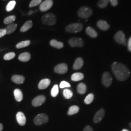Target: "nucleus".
Here are the masks:
<instances>
[{
  "mask_svg": "<svg viewBox=\"0 0 131 131\" xmlns=\"http://www.w3.org/2000/svg\"><path fill=\"white\" fill-rule=\"evenodd\" d=\"M112 70L114 74L119 81H125L130 75V71L126 66L118 62L113 64Z\"/></svg>",
  "mask_w": 131,
  "mask_h": 131,
  "instance_id": "f257e3e1",
  "label": "nucleus"
},
{
  "mask_svg": "<svg viewBox=\"0 0 131 131\" xmlns=\"http://www.w3.org/2000/svg\"><path fill=\"white\" fill-rule=\"evenodd\" d=\"M41 21L42 23L44 24L53 25L56 23V16L52 13H48L42 17Z\"/></svg>",
  "mask_w": 131,
  "mask_h": 131,
  "instance_id": "f03ea898",
  "label": "nucleus"
},
{
  "mask_svg": "<svg viewBox=\"0 0 131 131\" xmlns=\"http://www.w3.org/2000/svg\"><path fill=\"white\" fill-rule=\"evenodd\" d=\"M93 13L92 9L88 6L81 7L78 11V16L83 19H88L90 17Z\"/></svg>",
  "mask_w": 131,
  "mask_h": 131,
  "instance_id": "7ed1b4c3",
  "label": "nucleus"
},
{
  "mask_svg": "<svg viewBox=\"0 0 131 131\" xmlns=\"http://www.w3.org/2000/svg\"><path fill=\"white\" fill-rule=\"evenodd\" d=\"M83 28V24L81 23H73L68 25L66 28V30L67 32L69 33H76L81 32Z\"/></svg>",
  "mask_w": 131,
  "mask_h": 131,
  "instance_id": "20e7f679",
  "label": "nucleus"
},
{
  "mask_svg": "<svg viewBox=\"0 0 131 131\" xmlns=\"http://www.w3.org/2000/svg\"><path fill=\"white\" fill-rule=\"evenodd\" d=\"M49 121V117L45 114H38L34 118V123L37 125H41L43 124L47 123Z\"/></svg>",
  "mask_w": 131,
  "mask_h": 131,
  "instance_id": "39448f33",
  "label": "nucleus"
},
{
  "mask_svg": "<svg viewBox=\"0 0 131 131\" xmlns=\"http://www.w3.org/2000/svg\"><path fill=\"white\" fill-rule=\"evenodd\" d=\"M69 43L72 47H82L84 45V42L81 38H71L69 40Z\"/></svg>",
  "mask_w": 131,
  "mask_h": 131,
  "instance_id": "423d86ee",
  "label": "nucleus"
},
{
  "mask_svg": "<svg viewBox=\"0 0 131 131\" xmlns=\"http://www.w3.org/2000/svg\"><path fill=\"white\" fill-rule=\"evenodd\" d=\"M115 40L116 42L121 44H126V39L125 35L122 31H119L116 33L114 36Z\"/></svg>",
  "mask_w": 131,
  "mask_h": 131,
  "instance_id": "0eeeda50",
  "label": "nucleus"
},
{
  "mask_svg": "<svg viewBox=\"0 0 131 131\" xmlns=\"http://www.w3.org/2000/svg\"><path fill=\"white\" fill-rule=\"evenodd\" d=\"M53 4L52 0H45L39 5V9L42 12L46 11L52 8Z\"/></svg>",
  "mask_w": 131,
  "mask_h": 131,
  "instance_id": "6e6552de",
  "label": "nucleus"
},
{
  "mask_svg": "<svg viewBox=\"0 0 131 131\" xmlns=\"http://www.w3.org/2000/svg\"><path fill=\"white\" fill-rule=\"evenodd\" d=\"M112 82V78L110 74L107 72H104L102 77V83L105 87H109Z\"/></svg>",
  "mask_w": 131,
  "mask_h": 131,
  "instance_id": "1a4fd4ad",
  "label": "nucleus"
},
{
  "mask_svg": "<svg viewBox=\"0 0 131 131\" xmlns=\"http://www.w3.org/2000/svg\"><path fill=\"white\" fill-rule=\"evenodd\" d=\"M46 98L43 95L38 96L35 98L32 101V104L34 107H38L41 106L45 102Z\"/></svg>",
  "mask_w": 131,
  "mask_h": 131,
  "instance_id": "9d476101",
  "label": "nucleus"
},
{
  "mask_svg": "<svg viewBox=\"0 0 131 131\" xmlns=\"http://www.w3.org/2000/svg\"><path fill=\"white\" fill-rule=\"evenodd\" d=\"M68 71V66L65 63H62L56 66L54 68V71L58 74H63Z\"/></svg>",
  "mask_w": 131,
  "mask_h": 131,
  "instance_id": "9b49d317",
  "label": "nucleus"
},
{
  "mask_svg": "<svg viewBox=\"0 0 131 131\" xmlns=\"http://www.w3.org/2000/svg\"><path fill=\"white\" fill-rule=\"evenodd\" d=\"M105 115V111L103 109H101L95 114L94 117L93 121L94 123H97L101 122L103 118Z\"/></svg>",
  "mask_w": 131,
  "mask_h": 131,
  "instance_id": "f8f14e48",
  "label": "nucleus"
},
{
  "mask_svg": "<svg viewBox=\"0 0 131 131\" xmlns=\"http://www.w3.org/2000/svg\"><path fill=\"white\" fill-rule=\"evenodd\" d=\"M16 119L19 124L21 126H24L26 122V118L22 112H19L16 115Z\"/></svg>",
  "mask_w": 131,
  "mask_h": 131,
  "instance_id": "ddd939ff",
  "label": "nucleus"
},
{
  "mask_svg": "<svg viewBox=\"0 0 131 131\" xmlns=\"http://www.w3.org/2000/svg\"><path fill=\"white\" fill-rule=\"evenodd\" d=\"M51 84V80L49 79H43L40 81L38 84V89H44L47 88Z\"/></svg>",
  "mask_w": 131,
  "mask_h": 131,
  "instance_id": "4468645a",
  "label": "nucleus"
},
{
  "mask_svg": "<svg viewBox=\"0 0 131 131\" xmlns=\"http://www.w3.org/2000/svg\"><path fill=\"white\" fill-rule=\"evenodd\" d=\"M11 79L14 83L16 84H20L24 83L25 78L24 76L21 75H15L12 77Z\"/></svg>",
  "mask_w": 131,
  "mask_h": 131,
  "instance_id": "2eb2a0df",
  "label": "nucleus"
},
{
  "mask_svg": "<svg viewBox=\"0 0 131 131\" xmlns=\"http://www.w3.org/2000/svg\"><path fill=\"white\" fill-rule=\"evenodd\" d=\"M33 26V22L31 20H28L26 22H25L21 28L20 29V31L21 32H25L28 31L29 29L32 27Z\"/></svg>",
  "mask_w": 131,
  "mask_h": 131,
  "instance_id": "dca6fc26",
  "label": "nucleus"
},
{
  "mask_svg": "<svg viewBox=\"0 0 131 131\" xmlns=\"http://www.w3.org/2000/svg\"><path fill=\"white\" fill-rule=\"evenodd\" d=\"M99 28L103 31H106L109 29L110 26L107 23L103 20H100L97 23Z\"/></svg>",
  "mask_w": 131,
  "mask_h": 131,
  "instance_id": "f3484780",
  "label": "nucleus"
},
{
  "mask_svg": "<svg viewBox=\"0 0 131 131\" xmlns=\"http://www.w3.org/2000/svg\"><path fill=\"white\" fill-rule=\"evenodd\" d=\"M83 65H84V60L82 58L78 57L76 59L73 66V68L75 70H79L83 67Z\"/></svg>",
  "mask_w": 131,
  "mask_h": 131,
  "instance_id": "a211bd4d",
  "label": "nucleus"
},
{
  "mask_svg": "<svg viewBox=\"0 0 131 131\" xmlns=\"http://www.w3.org/2000/svg\"><path fill=\"white\" fill-rule=\"evenodd\" d=\"M14 95L16 100L18 102H21L23 99V92L19 89H15L14 91Z\"/></svg>",
  "mask_w": 131,
  "mask_h": 131,
  "instance_id": "6ab92c4d",
  "label": "nucleus"
},
{
  "mask_svg": "<svg viewBox=\"0 0 131 131\" xmlns=\"http://www.w3.org/2000/svg\"><path fill=\"white\" fill-rule=\"evenodd\" d=\"M17 28V24H10L6 27L5 30H6V34L9 35L13 33Z\"/></svg>",
  "mask_w": 131,
  "mask_h": 131,
  "instance_id": "aec40b11",
  "label": "nucleus"
},
{
  "mask_svg": "<svg viewBox=\"0 0 131 131\" xmlns=\"http://www.w3.org/2000/svg\"><path fill=\"white\" fill-rule=\"evenodd\" d=\"M31 54L29 52H24L19 56V59L22 62H27L31 59Z\"/></svg>",
  "mask_w": 131,
  "mask_h": 131,
  "instance_id": "412c9836",
  "label": "nucleus"
},
{
  "mask_svg": "<svg viewBox=\"0 0 131 131\" xmlns=\"http://www.w3.org/2000/svg\"><path fill=\"white\" fill-rule=\"evenodd\" d=\"M84 78V75L80 72H76L73 73L71 76V80L74 82L79 81L83 79Z\"/></svg>",
  "mask_w": 131,
  "mask_h": 131,
  "instance_id": "4be33fe9",
  "label": "nucleus"
},
{
  "mask_svg": "<svg viewBox=\"0 0 131 131\" xmlns=\"http://www.w3.org/2000/svg\"><path fill=\"white\" fill-rule=\"evenodd\" d=\"M86 33L91 38H96L98 36V34L97 32L91 27L89 26L86 29Z\"/></svg>",
  "mask_w": 131,
  "mask_h": 131,
  "instance_id": "5701e85b",
  "label": "nucleus"
},
{
  "mask_svg": "<svg viewBox=\"0 0 131 131\" xmlns=\"http://www.w3.org/2000/svg\"><path fill=\"white\" fill-rule=\"evenodd\" d=\"M50 43L52 47L57 49H60L64 47V44L62 42L57 41L56 39H52V40H51Z\"/></svg>",
  "mask_w": 131,
  "mask_h": 131,
  "instance_id": "b1692460",
  "label": "nucleus"
},
{
  "mask_svg": "<svg viewBox=\"0 0 131 131\" xmlns=\"http://www.w3.org/2000/svg\"><path fill=\"white\" fill-rule=\"evenodd\" d=\"M86 90H87V88H86V85L83 83H80L77 85V92L79 94H84L86 92Z\"/></svg>",
  "mask_w": 131,
  "mask_h": 131,
  "instance_id": "393cba45",
  "label": "nucleus"
},
{
  "mask_svg": "<svg viewBox=\"0 0 131 131\" xmlns=\"http://www.w3.org/2000/svg\"><path fill=\"white\" fill-rule=\"evenodd\" d=\"M79 111V107L76 105H73L71 106L68 112V114L70 116L73 115L77 114Z\"/></svg>",
  "mask_w": 131,
  "mask_h": 131,
  "instance_id": "a878e982",
  "label": "nucleus"
},
{
  "mask_svg": "<svg viewBox=\"0 0 131 131\" xmlns=\"http://www.w3.org/2000/svg\"><path fill=\"white\" fill-rule=\"evenodd\" d=\"M31 43V41L30 40H25V41H21V42H19V43H18L16 47L17 49H21L23 48H24V47H27Z\"/></svg>",
  "mask_w": 131,
  "mask_h": 131,
  "instance_id": "bb28decb",
  "label": "nucleus"
},
{
  "mask_svg": "<svg viewBox=\"0 0 131 131\" xmlns=\"http://www.w3.org/2000/svg\"><path fill=\"white\" fill-rule=\"evenodd\" d=\"M15 19H16V16L14 15H11L5 18L4 19V23L5 24H11L12 23L14 22Z\"/></svg>",
  "mask_w": 131,
  "mask_h": 131,
  "instance_id": "cd10ccee",
  "label": "nucleus"
},
{
  "mask_svg": "<svg viewBox=\"0 0 131 131\" xmlns=\"http://www.w3.org/2000/svg\"><path fill=\"white\" fill-rule=\"evenodd\" d=\"M63 95L65 98L69 99L73 96V93L70 89H65L63 90Z\"/></svg>",
  "mask_w": 131,
  "mask_h": 131,
  "instance_id": "c85d7f7f",
  "label": "nucleus"
},
{
  "mask_svg": "<svg viewBox=\"0 0 131 131\" xmlns=\"http://www.w3.org/2000/svg\"><path fill=\"white\" fill-rule=\"evenodd\" d=\"M110 0H99L98 2V6L100 8H105L109 2Z\"/></svg>",
  "mask_w": 131,
  "mask_h": 131,
  "instance_id": "c756f323",
  "label": "nucleus"
},
{
  "mask_svg": "<svg viewBox=\"0 0 131 131\" xmlns=\"http://www.w3.org/2000/svg\"><path fill=\"white\" fill-rule=\"evenodd\" d=\"M16 4V2L15 1H10L6 6V11L9 12V11H11L12 10H13Z\"/></svg>",
  "mask_w": 131,
  "mask_h": 131,
  "instance_id": "7c9ffc66",
  "label": "nucleus"
},
{
  "mask_svg": "<svg viewBox=\"0 0 131 131\" xmlns=\"http://www.w3.org/2000/svg\"><path fill=\"white\" fill-rule=\"evenodd\" d=\"M59 93V88L58 85L57 84H56L52 88L51 90V95L53 97H56L58 95Z\"/></svg>",
  "mask_w": 131,
  "mask_h": 131,
  "instance_id": "2f4dec72",
  "label": "nucleus"
},
{
  "mask_svg": "<svg viewBox=\"0 0 131 131\" xmlns=\"http://www.w3.org/2000/svg\"><path fill=\"white\" fill-rule=\"evenodd\" d=\"M94 98V96L93 94L92 93L89 94L85 99L84 103L86 104H89L93 102Z\"/></svg>",
  "mask_w": 131,
  "mask_h": 131,
  "instance_id": "473e14b6",
  "label": "nucleus"
},
{
  "mask_svg": "<svg viewBox=\"0 0 131 131\" xmlns=\"http://www.w3.org/2000/svg\"><path fill=\"white\" fill-rule=\"evenodd\" d=\"M15 53L13 52H11L5 54L4 56V59L5 60H10L13 59L15 57Z\"/></svg>",
  "mask_w": 131,
  "mask_h": 131,
  "instance_id": "72a5a7b5",
  "label": "nucleus"
},
{
  "mask_svg": "<svg viewBox=\"0 0 131 131\" xmlns=\"http://www.w3.org/2000/svg\"><path fill=\"white\" fill-rule=\"evenodd\" d=\"M42 0H32L30 3L29 6L30 7H33L36 6L38 5H40L42 3Z\"/></svg>",
  "mask_w": 131,
  "mask_h": 131,
  "instance_id": "f704fd0d",
  "label": "nucleus"
},
{
  "mask_svg": "<svg viewBox=\"0 0 131 131\" xmlns=\"http://www.w3.org/2000/svg\"><path fill=\"white\" fill-rule=\"evenodd\" d=\"M70 84L68 83L66 81H62L60 84V88L61 89H63V88H70Z\"/></svg>",
  "mask_w": 131,
  "mask_h": 131,
  "instance_id": "c9c22d12",
  "label": "nucleus"
},
{
  "mask_svg": "<svg viewBox=\"0 0 131 131\" xmlns=\"http://www.w3.org/2000/svg\"><path fill=\"white\" fill-rule=\"evenodd\" d=\"M6 34V32L5 29H0V38L4 37Z\"/></svg>",
  "mask_w": 131,
  "mask_h": 131,
  "instance_id": "e433bc0d",
  "label": "nucleus"
},
{
  "mask_svg": "<svg viewBox=\"0 0 131 131\" xmlns=\"http://www.w3.org/2000/svg\"><path fill=\"white\" fill-rule=\"evenodd\" d=\"M111 5L113 6H116L118 4V1L117 0H110Z\"/></svg>",
  "mask_w": 131,
  "mask_h": 131,
  "instance_id": "4c0bfd02",
  "label": "nucleus"
},
{
  "mask_svg": "<svg viewBox=\"0 0 131 131\" xmlns=\"http://www.w3.org/2000/svg\"><path fill=\"white\" fill-rule=\"evenodd\" d=\"M84 131H94L93 129L89 126H86L84 129Z\"/></svg>",
  "mask_w": 131,
  "mask_h": 131,
  "instance_id": "58836bf2",
  "label": "nucleus"
},
{
  "mask_svg": "<svg viewBox=\"0 0 131 131\" xmlns=\"http://www.w3.org/2000/svg\"><path fill=\"white\" fill-rule=\"evenodd\" d=\"M128 50H129V51L131 52V37L129 38V40L128 41Z\"/></svg>",
  "mask_w": 131,
  "mask_h": 131,
  "instance_id": "ea45409f",
  "label": "nucleus"
},
{
  "mask_svg": "<svg viewBox=\"0 0 131 131\" xmlns=\"http://www.w3.org/2000/svg\"><path fill=\"white\" fill-rule=\"evenodd\" d=\"M3 130V125L2 124L0 123V131H2Z\"/></svg>",
  "mask_w": 131,
  "mask_h": 131,
  "instance_id": "a19ab883",
  "label": "nucleus"
},
{
  "mask_svg": "<svg viewBox=\"0 0 131 131\" xmlns=\"http://www.w3.org/2000/svg\"><path fill=\"white\" fill-rule=\"evenodd\" d=\"M33 12H34V11H32V10H31V11H30L28 13V15L29 16H30V15H31L32 14H33Z\"/></svg>",
  "mask_w": 131,
  "mask_h": 131,
  "instance_id": "79ce46f5",
  "label": "nucleus"
},
{
  "mask_svg": "<svg viewBox=\"0 0 131 131\" xmlns=\"http://www.w3.org/2000/svg\"><path fill=\"white\" fill-rule=\"evenodd\" d=\"M122 131H129V130H127V129H123Z\"/></svg>",
  "mask_w": 131,
  "mask_h": 131,
  "instance_id": "37998d69",
  "label": "nucleus"
},
{
  "mask_svg": "<svg viewBox=\"0 0 131 131\" xmlns=\"http://www.w3.org/2000/svg\"><path fill=\"white\" fill-rule=\"evenodd\" d=\"M129 126L130 127V128H131V123H130V124H129Z\"/></svg>",
  "mask_w": 131,
  "mask_h": 131,
  "instance_id": "c03bdc74",
  "label": "nucleus"
}]
</instances>
